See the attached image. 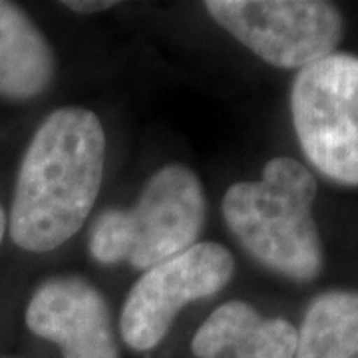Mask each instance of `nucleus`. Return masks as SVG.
Returning <instances> with one entry per match:
<instances>
[{"label":"nucleus","instance_id":"obj_12","mask_svg":"<svg viewBox=\"0 0 358 358\" xmlns=\"http://www.w3.org/2000/svg\"><path fill=\"white\" fill-rule=\"evenodd\" d=\"M8 231V215L4 213L2 205H0V245H2V239H4V233Z\"/></svg>","mask_w":358,"mask_h":358},{"label":"nucleus","instance_id":"obj_5","mask_svg":"<svg viewBox=\"0 0 358 358\" xmlns=\"http://www.w3.org/2000/svg\"><path fill=\"white\" fill-rule=\"evenodd\" d=\"M207 14L231 36L282 70H301L336 52L345 20L324 0H207Z\"/></svg>","mask_w":358,"mask_h":358},{"label":"nucleus","instance_id":"obj_4","mask_svg":"<svg viewBox=\"0 0 358 358\" xmlns=\"http://www.w3.org/2000/svg\"><path fill=\"white\" fill-rule=\"evenodd\" d=\"M291 115L301 150L324 178L358 187V56L333 52L296 72Z\"/></svg>","mask_w":358,"mask_h":358},{"label":"nucleus","instance_id":"obj_7","mask_svg":"<svg viewBox=\"0 0 358 358\" xmlns=\"http://www.w3.org/2000/svg\"><path fill=\"white\" fill-rule=\"evenodd\" d=\"M26 327L60 346L62 358H120L106 296L78 275L40 282L26 307Z\"/></svg>","mask_w":358,"mask_h":358},{"label":"nucleus","instance_id":"obj_11","mask_svg":"<svg viewBox=\"0 0 358 358\" xmlns=\"http://www.w3.org/2000/svg\"><path fill=\"white\" fill-rule=\"evenodd\" d=\"M62 6L68 8L70 13L98 14L117 6V2L114 0H68V2H62Z\"/></svg>","mask_w":358,"mask_h":358},{"label":"nucleus","instance_id":"obj_6","mask_svg":"<svg viewBox=\"0 0 358 358\" xmlns=\"http://www.w3.org/2000/svg\"><path fill=\"white\" fill-rule=\"evenodd\" d=\"M233 275V253L215 241H197L143 271L129 289L120 315L124 343L138 352L155 348L164 343L183 308L223 291Z\"/></svg>","mask_w":358,"mask_h":358},{"label":"nucleus","instance_id":"obj_8","mask_svg":"<svg viewBox=\"0 0 358 358\" xmlns=\"http://www.w3.org/2000/svg\"><path fill=\"white\" fill-rule=\"evenodd\" d=\"M294 324L239 299L219 305L192 341L197 358H294Z\"/></svg>","mask_w":358,"mask_h":358},{"label":"nucleus","instance_id":"obj_10","mask_svg":"<svg viewBox=\"0 0 358 358\" xmlns=\"http://www.w3.org/2000/svg\"><path fill=\"white\" fill-rule=\"evenodd\" d=\"M294 358H358V291H327L310 301Z\"/></svg>","mask_w":358,"mask_h":358},{"label":"nucleus","instance_id":"obj_1","mask_svg":"<svg viewBox=\"0 0 358 358\" xmlns=\"http://www.w3.org/2000/svg\"><path fill=\"white\" fill-rule=\"evenodd\" d=\"M106 131L88 108L54 110L34 131L20 162L8 213L16 247L48 253L72 239L102 189Z\"/></svg>","mask_w":358,"mask_h":358},{"label":"nucleus","instance_id":"obj_9","mask_svg":"<svg viewBox=\"0 0 358 358\" xmlns=\"http://www.w3.org/2000/svg\"><path fill=\"white\" fill-rule=\"evenodd\" d=\"M54 70V50L42 30L20 6L0 0V98H36Z\"/></svg>","mask_w":358,"mask_h":358},{"label":"nucleus","instance_id":"obj_2","mask_svg":"<svg viewBox=\"0 0 358 358\" xmlns=\"http://www.w3.org/2000/svg\"><path fill=\"white\" fill-rule=\"evenodd\" d=\"M317 179L294 157L268 159L257 181H237L221 213L233 237L259 265L296 282L315 281L324 251L313 217Z\"/></svg>","mask_w":358,"mask_h":358},{"label":"nucleus","instance_id":"obj_3","mask_svg":"<svg viewBox=\"0 0 358 358\" xmlns=\"http://www.w3.org/2000/svg\"><path fill=\"white\" fill-rule=\"evenodd\" d=\"M207 215L203 183L192 167L167 164L145 181L136 205L108 207L90 227V255L100 265L148 271L197 243Z\"/></svg>","mask_w":358,"mask_h":358}]
</instances>
